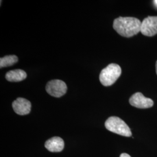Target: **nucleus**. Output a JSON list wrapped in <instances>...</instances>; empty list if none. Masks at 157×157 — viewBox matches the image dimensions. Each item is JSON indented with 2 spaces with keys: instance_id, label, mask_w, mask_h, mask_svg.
<instances>
[{
  "instance_id": "nucleus-1",
  "label": "nucleus",
  "mask_w": 157,
  "mask_h": 157,
  "mask_svg": "<svg viewBox=\"0 0 157 157\" xmlns=\"http://www.w3.org/2000/svg\"><path fill=\"white\" fill-rule=\"evenodd\" d=\"M141 22L133 17H119L114 20L113 28L121 36L131 37L140 32Z\"/></svg>"
},
{
  "instance_id": "nucleus-2",
  "label": "nucleus",
  "mask_w": 157,
  "mask_h": 157,
  "mask_svg": "<svg viewBox=\"0 0 157 157\" xmlns=\"http://www.w3.org/2000/svg\"><path fill=\"white\" fill-rule=\"evenodd\" d=\"M122 70L119 65L111 63L101 71L100 74V80L104 86H110L113 84L120 77Z\"/></svg>"
},
{
  "instance_id": "nucleus-3",
  "label": "nucleus",
  "mask_w": 157,
  "mask_h": 157,
  "mask_svg": "<svg viewBox=\"0 0 157 157\" xmlns=\"http://www.w3.org/2000/svg\"><path fill=\"white\" fill-rule=\"evenodd\" d=\"M107 130L114 133L125 137L132 136V132L122 119L117 117H111L108 118L105 123Z\"/></svg>"
},
{
  "instance_id": "nucleus-4",
  "label": "nucleus",
  "mask_w": 157,
  "mask_h": 157,
  "mask_svg": "<svg viewBox=\"0 0 157 157\" xmlns=\"http://www.w3.org/2000/svg\"><path fill=\"white\" fill-rule=\"evenodd\" d=\"M45 89L50 95L54 97H61L67 91V86L61 80H52L48 82Z\"/></svg>"
},
{
  "instance_id": "nucleus-5",
  "label": "nucleus",
  "mask_w": 157,
  "mask_h": 157,
  "mask_svg": "<svg viewBox=\"0 0 157 157\" xmlns=\"http://www.w3.org/2000/svg\"><path fill=\"white\" fill-rule=\"evenodd\" d=\"M140 32L146 36H153L157 34V17H148L141 22Z\"/></svg>"
},
{
  "instance_id": "nucleus-6",
  "label": "nucleus",
  "mask_w": 157,
  "mask_h": 157,
  "mask_svg": "<svg viewBox=\"0 0 157 157\" xmlns=\"http://www.w3.org/2000/svg\"><path fill=\"white\" fill-rule=\"evenodd\" d=\"M129 102L133 107L145 109L149 108L153 106L154 102L151 99L146 98L141 93H136L129 99Z\"/></svg>"
},
{
  "instance_id": "nucleus-7",
  "label": "nucleus",
  "mask_w": 157,
  "mask_h": 157,
  "mask_svg": "<svg viewBox=\"0 0 157 157\" xmlns=\"http://www.w3.org/2000/svg\"><path fill=\"white\" fill-rule=\"evenodd\" d=\"M12 107L15 113L19 115H28L31 111L30 102L23 98H17L13 102Z\"/></svg>"
},
{
  "instance_id": "nucleus-8",
  "label": "nucleus",
  "mask_w": 157,
  "mask_h": 157,
  "mask_svg": "<svg viewBox=\"0 0 157 157\" xmlns=\"http://www.w3.org/2000/svg\"><path fill=\"white\" fill-rule=\"evenodd\" d=\"M45 147L52 152L62 151L64 148V141L59 137H54L45 142Z\"/></svg>"
},
{
  "instance_id": "nucleus-9",
  "label": "nucleus",
  "mask_w": 157,
  "mask_h": 157,
  "mask_svg": "<svg viewBox=\"0 0 157 157\" xmlns=\"http://www.w3.org/2000/svg\"><path fill=\"white\" fill-rule=\"evenodd\" d=\"M27 78V74L22 69L12 70L6 73V78L11 82H21Z\"/></svg>"
},
{
  "instance_id": "nucleus-10",
  "label": "nucleus",
  "mask_w": 157,
  "mask_h": 157,
  "mask_svg": "<svg viewBox=\"0 0 157 157\" xmlns=\"http://www.w3.org/2000/svg\"><path fill=\"white\" fill-rule=\"evenodd\" d=\"M18 61L17 56L14 55L6 56L0 59V67H10L15 64Z\"/></svg>"
},
{
  "instance_id": "nucleus-11",
  "label": "nucleus",
  "mask_w": 157,
  "mask_h": 157,
  "mask_svg": "<svg viewBox=\"0 0 157 157\" xmlns=\"http://www.w3.org/2000/svg\"><path fill=\"white\" fill-rule=\"evenodd\" d=\"M120 157H131L130 155H129V154H126V153H122L121 155V156Z\"/></svg>"
},
{
  "instance_id": "nucleus-12",
  "label": "nucleus",
  "mask_w": 157,
  "mask_h": 157,
  "mask_svg": "<svg viewBox=\"0 0 157 157\" xmlns=\"http://www.w3.org/2000/svg\"><path fill=\"white\" fill-rule=\"evenodd\" d=\"M156 73H157V61L156 62Z\"/></svg>"
}]
</instances>
